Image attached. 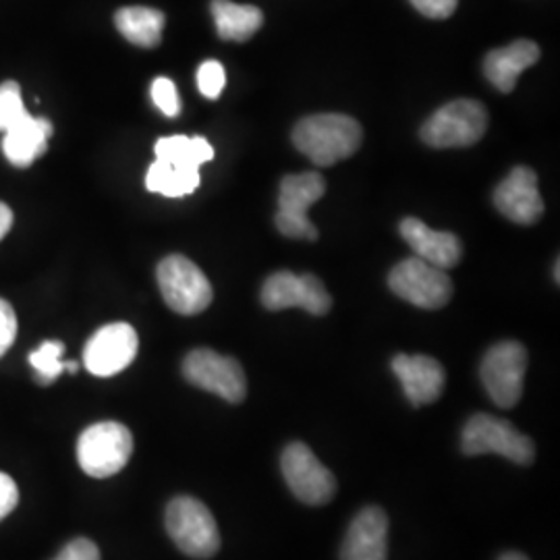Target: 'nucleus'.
I'll return each instance as SVG.
<instances>
[{"instance_id": "1a4fd4ad", "label": "nucleus", "mask_w": 560, "mask_h": 560, "mask_svg": "<svg viewBox=\"0 0 560 560\" xmlns=\"http://www.w3.org/2000/svg\"><path fill=\"white\" fill-rule=\"evenodd\" d=\"M527 351L517 340L497 342L481 361L480 376L490 399L502 409L515 407L523 395Z\"/></svg>"}, {"instance_id": "c85d7f7f", "label": "nucleus", "mask_w": 560, "mask_h": 560, "mask_svg": "<svg viewBox=\"0 0 560 560\" xmlns=\"http://www.w3.org/2000/svg\"><path fill=\"white\" fill-rule=\"evenodd\" d=\"M55 560H101V550L88 538H75L60 550Z\"/></svg>"}, {"instance_id": "f03ea898", "label": "nucleus", "mask_w": 560, "mask_h": 560, "mask_svg": "<svg viewBox=\"0 0 560 560\" xmlns=\"http://www.w3.org/2000/svg\"><path fill=\"white\" fill-rule=\"evenodd\" d=\"M166 532L191 559H212L221 548L217 520L203 502L191 497H179L166 506Z\"/></svg>"}, {"instance_id": "9b49d317", "label": "nucleus", "mask_w": 560, "mask_h": 560, "mask_svg": "<svg viewBox=\"0 0 560 560\" xmlns=\"http://www.w3.org/2000/svg\"><path fill=\"white\" fill-rule=\"evenodd\" d=\"M282 476L291 492L305 504L322 506L337 494V480L303 442H291L280 457Z\"/></svg>"}, {"instance_id": "7ed1b4c3", "label": "nucleus", "mask_w": 560, "mask_h": 560, "mask_svg": "<svg viewBox=\"0 0 560 560\" xmlns=\"http://www.w3.org/2000/svg\"><path fill=\"white\" fill-rule=\"evenodd\" d=\"M133 455V436L119 421H101L81 432L78 460L90 478H110L119 474Z\"/></svg>"}, {"instance_id": "7c9ffc66", "label": "nucleus", "mask_w": 560, "mask_h": 560, "mask_svg": "<svg viewBox=\"0 0 560 560\" xmlns=\"http://www.w3.org/2000/svg\"><path fill=\"white\" fill-rule=\"evenodd\" d=\"M20 504V490L11 476L0 471V521L9 517Z\"/></svg>"}, {"instance_id": "393cba45", "label": "nucleus", "mask_w": 560, "mask_h": 560, "mask_svg": "<svg viewBox=\"0 0 560 560\" xmlns=\"http://www.w3.org/2000/svg\"><path fill=\"white\" fill-rule=\"evenodd\" d=\"M25 104L21 98V88L18 81H4L0 85V131H7L21 117H25Z\"/></svg>"}, {"instance_id": "2eb2a0df", "label": "nucleus", "mask_w": 560, "mask_h": 560, "mask_svg": "<svg viewBox=\"0 0 560 560\" xmlns=\"http://www.w3.org/2000/svg\"><path fill=\"white\" fill-rule=\"evenodd\" d=\"M340 560H388V517L381 506H368L351 521Z\"/></svg>"}, {"instance_id": "f3484780", "label": "nucleus", "mask_w": 560, "mask_h": 560, "mask_svg": "<svg viewBox=\"0 0 560 560\" xmlns=\"http://www.w3.org/2000/svg\"><path fill=\"white\" fill-rule=\"evenodd\" d=\"M399 231L402 240L416 252V256L436 268L451 270L463 258V245L457 235L432 231L420 219H405L400 222Z\"/></svg>"}, {"instance_id": "cd10ccee", "label": "nucleus", "mask_w": 560, "mask_h": 560, "mask_svg": "<svg viewBox=\"0 0 560 560\" xmlns=\"http://www.w3.org/2000/svg\"><path fill=\"white\" fill-rule=\"evenodd\" d=\"M18 339V316L9 301L0 300V358Z\"/></svg>"}, {"instance_id": "2f4dec72", "label": "nucleus", "mask_w": 560, "mask_h": 560, "mask_svg": "<svg viewBox=\"0 0 560 560\" xmlns=\"http://www.w3.org/2000/svg\"><path fill=\"white\" fill-rule=\"evenodd\" d=\"M13 226V212L7 203L0 201V241L4 240V235L11 231Z\"/></svg>"}, {"instance_id": "aec40b11", "label": "nucleus", "mask_w": 560, "mask_h": 560, "mask_svg": "<svg viewBox=\"0 0 560 560\" xmlns=\"http://www.w3.org/2000/svg\"><path fill=\"white\" fill-rule=\"evenodd\" d=\"M217 32L222 40L247 42L260 32L264 13L252 4H237L231 0H212L210 4Z\"/></svg>"}, {"instance_id": "f257e3e1", "label": "nucleus", "mask_w": 560, "mask_h": 560, "mask_svg": "<svg viewBox=\"0 0 560 560\" xmlns=\"http://www.w3.org/2000/svg\"><path fill=\"white\" fill-rule=\"evenodd\" d=\"M363 131L347 115H312L293 129V143L316 166H332L353 156L361 148Z\"/></svg>"}, {"instance_id": "0eeeda50", "label": "nucleus", "mask_w": 560, "mask_h": 560, "mask_svg": "<svg viewBox=\"0 0 560 560\" xmlns=\"http://www.w3.org/2000/svg\"><path fill=\"white\" fill-rule=\"evenodd\" d=\"M326 191V180L318 173L287 175L280 180L277 229L289 240L316 241L318 229L307 219V210L320 200Z\"/></svg>"}, {"instance_id": "ddd939ff", "label": "nucleus", "mask_w": 560, "mask_h": 560, "mask_svg": "<svg viewBox=\"0 0 560 560\" xmlns=\"http://www.w3.org/2000/svg\"><path fill=\"white\" fill-rule=\"evenodd\" d=\"M140 349L138 332L127 322L102 326L83 349V365L98 378H110L129 368Z\"/></svg>"}, {"instance_id": "9d476101", "label": "nucleus", "mask_w": 560, "mask_h": 560, "mask_svg": "<svg viewBox=\"0 0 560 560\" xmlns=\"http://www.w3.org/2000/svg\"><path fill=\"white\" fill-rule=\"evenodd\" d=\"M185 381L229 402H243L247 381L241 363L212 349H196L183 361Z\"/></svg>"}, {"instance_id": "412c9836", "label": "nucleus", "mask_w": 560, "mask_h": 560, "mask_svg": "<svg viewBox=\"0 0 560 560\" xmlns=\"http://www.w3.org/2000/svg\"><path fill=\"white\" fill-rule=\"evenodd\" d=\"M120 34L141 48H156L162 42L166 18L159 9L150 7H122L115 15Z\"/></svg>"}, {"instance_id": "39448f33", "label": "nucleus", "mask_w": 560, "mask_h": 560, "mask_svg": "<svg viewBox=\"0 0 560 560\" xmlns=\"http://www.w3.org/2000/svg\"><path fill=\"white\" fill-rule=\"evenodd\" d=\"M460 448L465 455H490L497 453L517 465H529L536 457L532 439L517 432L513 423L486 413H478L465 423L460 434Z\"/></svg>"}, {"instance_id": "5701e85b", "label": "nucleus", "mask_w": 560, "mask_h": 560, "mask_svg": "<svg viewBox=\"0 0 560 560\" xmlns=\"http://www.w3.org/2000/svg\"><path fill=\"white\" fill-rule=\"evenodd\" d=\"M156 159L173 162L177 166L200 168L203 162L214 159V150L203 138H187V136H171L161 138L154 145Z\"/></svg>"}, {"instance_id": "dca6fc26", "label": "nucleus", "mask_w": 560, "mask_h": 560, "mask_svg": "<svg viewBox=\"0 0 560 560\" xmlns=\"http://www.w3.org/2000/svg\"><path fill=\"white\" fill-rule=\"evenodd\" d=\"M390 365L413 407L430 405L441 399L446 374H444V368L434 358L400 353Z\"/></svg>"}, {"instance_id": "c756f323", "label": "nucleus", "mask_w": 560, "mask_h": 560, "mask_svg": "<svg viewBox=\"0 0 560 560\" xmlns=\"http://www.w3.org/2000/svg\"><path fill=\"white\" fill-rule=\"evenodd\" d=\"M459 0H411V4L420 11L421 15L430 20H446L457 11Z\"/></svg>"}, {"instance_id": "4468645a", "label": "nucleus", "mask_w": 560, "mask_h": 560, "mask_svg": "<svg viewBox=\"0 0 560 560\" xmlns=\"http://www.w3.org/2000/svg\"><path fill=\"white\" fill-rule=\"evenodd\" d=\"M494 203L502 217L515 224H536L544 214V201L538 191V177L532 168L517 166L494 191Z\"/></svg>"}, {"instance_id": "b1692460", "label": "nucleus", "mask_w": 560, "mask_h": 560, "mask_svg": "<svg viewBox=\"0 0 560 560\" xmlns=\"http://www.w3.org/2000/svg\"><path fill=\"white\" fill-rule=\"evenodd\" d=\"M65 345L60 340H44L38 351L30 355V365L36 370V378L44 386L52 384L65 372L67 361H62Z\"/></svg>"}, {"instance_id": "423d86ee", "label": "nucleus", "mask_w": 560, "mask_h": 560, "mask_svg": "<svg viewBox=\"0 0 560 560\" xmlns=\"http://www.w3.org/2000/svg\"><path fill=\"white\" fill-rule=\"evenodd\" d=\"M156 279L162 300L180 316H198L212 303L214 291L200 268L185 256H168L159 264Z\"/></svg>"}, {"instance_id": "a878e982", "label": "nucleus", "mask_w": 560, "mask_h": 560, "mask_svg": "<svg viewBox=\"0 0 560 560\" xmlns=\"http://www.w3.org/2000/svg\"><path fill=\"white\" fill-rule=\"evenodd\" d=\"M226 75L219 60H206L198 69V88L208 101H217L224 90Z\"/></svg>"}, {"instance_id": "473e14b6", "label": "nucleus", "mask_w": 560, "mask_h": 560, "mask_svg": "<svg viewBox=\"0 0 560 560\" xmlns=\"http://www.w3.org/2000/svg\"><path fill=\"white\" fill-rule=\"evenodd\" d=\"M499 560H529L525 555H521V552H506V555H502Z\"/></svg>"}, {"instance_id": "20e7f679", "label": "nucleus", "mask_w": 560, "mask_h": 560, "mask_svg": "<svg viewBox=\"0 0 560 560\" xmlns=\"http://www.w3.org/2000/svg\"><path fill=\"white\" fill-rule=\"evenodd\" d=\"M488 113L478 101H453L421 125L423 143L436 150L469 148L486 136Z\"/></svg>"}, {"instance_id": "bb28decb", "label": "nucleus", "mask_w": 560, "mask_h": 560, "mask_svg": "<svg viewBox=\"0 0 560 560\" xmlns=\"http://www.w3.org/2000/svg\"><path fill=\"white\" fill-rule=\"evenodd\" d=\"M152 101L162 110V115L166 117H177L180 113L179 94H177V85L168 78H159L152 83Z\"/></svg>"}, {"instance_id": "72a5a7b5", "label": "nucleus", "mask_w": 560, "mask_h": 560, "mask_svg": "<svg viewBox=\"0 0 560 560\" xmlns=\"http://www.w3.org/2000/svg\"><path fill=\"white\" fill-rule=\"evenodd\" d=\"M65 370H69L71 374H75L78 370H80V363L78 361H67V365H65Z\"/></svg>"}, {"instance_id": "a211bd4d", "label": "nucleus", "mask_w": 560, "mask_h": 560, "mask_svg": "<svg viewBox=\"0 0 560 560\" xmlns=\"http://www.w3.org/2000/svg\"><path fill=\"white\" fill-rule=\"evenodd\" d=\"M540 60V48L532 40H515L486 55L483 73L502 94H511L521 73Z\"/></svg>"}, {"instance_id": "6ab92c4d", "label": "nucleus", "mask_w": 560, "mask_h": 560, "mask_svg": "<svg viewBox=\"0 0 560 560\" xmlns=\"http://www.w3.org/2000/svg\"><path fill=\"white\" fill-rule=\"evenodd\" d=\"M52 122L42 117H32L30 113L21 117L15 125L4 131L2 152L7 161L18 168H27L42 156L52 138Z\"/></svg>"}, {"instance_id": "4be33fe9", "label": "nucleus", "mask_w": 560, "mask_h": 560, "mask_svg": "<svg viewBox=\"0 0 560 560\" xmlns=\"http://www.w3.org/2000/svg\"><path fill=\"white\" fill-rule=\"evenodd\" d=\"M198 185H200V168L177 166L162 159H156L145 175V187L152 194H161L166 198L189 196L198 189Z\"/></svg>"}, {"instance_id": "f8f14e48", "label": "nucleus", "mask_w": 560, "mask_h": 560, "mask_svg": "<svg viewBox=\"0 0 560 560\" xmlns=\"http://www.w3.org/2000/svg\"><path fill=\"white\" fill-rule=\"evenodd\" d=\"M261 305L268 312L301 307L312 316H326L332 307V298L324 282L314 275H293L280 270L270 275L261 287Z\"/></svg>"}, {"instance_id": "6e6552de", "label": "nucleus", "mask_w": 560, "mask_h": 560, "mask_svg": "<svg viewBox=\"0 0 560 560\" xmlns=\"http://www.w3.org/2000/svg\"><path fill=\"white\" fill-rule=\"evenodd\" d=\"M390 291L421 310H441L453 298V280L446 270L421 258H407L388 275Z\"/></svg>"}]
</instances>
